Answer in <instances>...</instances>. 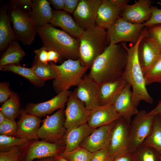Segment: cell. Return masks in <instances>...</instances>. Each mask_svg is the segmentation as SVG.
I'll return each mask as SVG.
<instances>
[{"label": "cell", "mask_w": 161, "mask_h": 161, "mask_svg": "<svg viewBox=\"0 0 161 161\" xmlns=\"http://www.w3.org/2000/svg\"><path fill=\"white\" fill-rule=\"evenodd\" d=\"M105 161H112V160L108 157Z\"/></svg>", "instance_id": "obj_54"}, {"label": "cell", "mask_w": 161, "mask_h": 161, "mask_svg": "<svg viewBox=\"0 0 161 161\" xmlns=\"http://www.w3.org/2000/svg\"><path fill=\"white\" fill-rule=\"evenodd\" d=\"M161 113V98L157 106L153 109L147 113L149 116H155Z\"/></svg>", "instance_id": "obj_49"}, {"label": "cell", "mask_w": 161, "mask_h": 161, "mask_svg": "<svg viewBox=\"0 0 161 161\" xmlns=\"http://www.w3.org/2000/svg\"><path fill=\"white\" fill-rule=\"evenodd\" d=\"M115 121L110 124L95 129L83 140L80 146L93 153L109 145L111 131Z\"/></svg>", "instance_id": "obj_19"}, {"label": "cell", "mask_w": 161, "mask_h": 161, "mask_svg": "<svg viewBox=\"0 0 161 161\" xmlns=\"http://www.w3.org/2000/svg\"><path fill=\"white\" fill-rule=\"evenodd\" d=\"M64 143H52L34 140L19 146L21 161L35 160L60 155L65 148Z\"/></svg>", "instance_id": "obj_6"}, {"label": "cell", "mask_w": 161, "mask_h": 161, "mask_svg": "<svg viewBox=\"0 0 161 161\" xmlns=\"http://www.w3.org/2000/svg\"><path fill=\"white\" fill-rule=\"evenodd\" d=\"M127 57L123 42L110 44L94 61L88 75L98 84L116 80L122 76Z\"/></svg>", "instance_id": "obj_1"}, {"label": "cell", "mask_w": 161, "mask_h": 161, "mask_svg": "<svg viewBox=\"0 0 161 161\" xmlns=\"http://www.w3.org/2000/svg\"><path fill=\"white\" fill-rule=\"evenodd\" d=\"M47 49L48 50L49 62H52L56 63L63 61L60 55L57 52L47 48Z\"/></svg>", "instance_id": "obj_46"}, {"label": "cell", "mask_w": 161, "mask_h": 161, "mask_svg": "<svg viewBox=\"0 0 161 161\" xmlns=\"http://www.w3.org/2000/svg\"><path fill=\"white\" fill-rule=\"evenodd\" d=\"M148 36L156 42L161 53V24H157L147 27Z\"/></svg>", "instance_id": "obj_41"}, {"label": "cell", "mask_w": 161, "mask_h": 161, "mask_svg": "<svg viewBox=\"0 0 161 161\" xmlns=\"http://www.w3.org/2000/svg\"><path fill=\"white\" fill-rule=\"evenodd\" d=\"M114 4L118 6L125 7L128 4L130 0H111Z\"/></svg>", "instance_id": "obj_50"}, {"label": "cell", "mask_w": 161, "mask_h": 161, "mask_svg": "<svg viewBox=\"0 0 161 161\" xmlns=\"http://www.w3.org/2000/svg\"><path fill=\"white\" fill-rule=\"evenodd\" d=\"M21 110L18 96L13 92L11 97L2 105L0 111L6 119L15 120L19 116Z\"/></svg>", "instance_id": "obj_30"}, {"label": "cell", "mask_w": 161, "mask_h": 161, "mask_svg": "<svg viewBox=\"0 0 161 161\" xmlns=\"http://www.w3.org/2000/svg\"><path fill=\"white\" fill-rule=\"evenodd\" d=\"M17 129V123L15 120L6 119L0 124V134L8 136H16Z\"/></svg>", "instance_id": "obj_37"}, {"label": "cell", "mask_w": 161, "mask_h": 161, "mask_svg": "<svg viewBox=\"0 0 161 161\" xmlns=\"http://www.w3.org/2000/svg\"><path fill=\"white\" fill-rule=\"evenodd\" d=\"M127 83L124 79L122 77L114 81L99 84L100 106L113 104Z\"/></svg>", "instance_id": "obj_22"}, {"label": "cell", "mask_w": 161, "mask_h": 161, "mask_svg": "<svg viewBox=\"0 0 161 161\" xmlns=\"http://www.w3.org/2000/svg\"><path fill=\"white\" fill-rule=\"evenodd\" d=\"M8 9L13 30L18 40L24 45H30L35 39L37 27L27 13L15 8Z\"/></svg>", "instance_id": "obj_9"}, {"label": "cell", "mask_w": 161, "mask_h": 161, "mask_svg": "<svg viewBox=\"0 0 161 161\" xmlns=\"http://www.w3.org/2000/svg\"><path fill=\"white\" fill-rule=\"evenodd\" d=\"M8 5L4 4L0 10V51L2 52L12 41H18L10 26V19L7 13Z\"/></svg>", "instance_id": "obj_27"}, {"label": "cell", "mask_w": 161, "mask_h": 161, "mask_svg": "<svg viewBox=\"0 0 161 161\" xmlns=\"http://www.w3.org/2000/svg\"><path fill=\"white\" fill-rule=\"evenodd\" d=\"M130 123L121 117L115 121L111 133L108 155L112 160L130 151Z\"/></svg>", "instance_id": "obj_10"}, {"label": "cell", "mask_w": 161, "mask_h": 161, "mask_svg": "<svg viewBox=\"0 0 161 161\" xmlns=\"http://www.w3.org/2000/svg\"><path fill=\"white\" fill-rule=\"evenodd\" d=\"M47 1L57 10H64V0H48Z\"/></svg>", "instance_id": "obj_47"}, {"label": "cell", "mask_w": 161, "mask_h": 161, "mask_svg": "<svg viewBox=\"0 0 161 161\" xmlns=\"http://www.w3.org/2000/svg\"><path fill=\"white\" fill-rule=\"evenodd\" d=\"M131 86L127 83L113 104L116 111L121 117L130 123L132 117L136 115L139 111L132 101Z\"/></svg>", "instance_id": "obj_23"}, {"label": "cell", "mask_w": 161, "mask_h": 161, "mask_svg": "<svg viewBox=\"0 0 161 161\" xmlns=\"http://www.w3.org/2000/svg\"><path fill=\"white\" fill-rule=\"evenodd\" d=\"M144 27L143 24L131 23L120 16L107 30L109 44L124 42H129L134 44L138 41Z\"/></svg>", "instance_id": "obj_8"}, {"label": "cell", "mask_w": 161, "mask_h": 161, "mask_svg": "<svg viewBox=\"0 0 161 161\" xmlns=\"http://www.w3.org/2000/svg\"><path fill=\"white\" fill-rule=\"evenodd\" d=\"M49 63L58 74V77L54 79L52 83L53 88L57 94L68 90L72 86H77L88 69L81 65L79 59H67L60 65L52 62Z\"/></svg>", "instance_id": "obj_5"}, {"label": "cell", "mask_w": 161, "mask_h": 161, "mask_svg": "<svg viewBox=\"0 0 161 161\" xmlns=\"http://www.w3.org/2000/svg\"><path fill=\"white\" fill-rule=\"evenodd\" d=\"M148 36V30L143 29L138 41L128 47L123 42L127 50V57L125 68L122 77L132 89V101L137 108L140 102L143 100L149 104L153 103V98L148 93L146 88L144 76L140 66L138 56V49L141 40Z\"/></svg>", "instance_id": "obj_2"}, {"label": "cell", "mask_w": 161, "mask_h": 161, "mask_svg": "<svg viewBox=\"0 0 161 161\" xmlns=\"http://www.w3.org/2000/svg\"><path fill=\"white\" fill-rule=\"evenodd\" d=\"M131 153L129 151L124 153L114 158L113 161H132L130 155Z\"/></svg>", "instance_id": "obj_48"}, {"label": "cell", "mask_w": 161, "mask_h": 161, "mask_svg": "<svg viewBox=\"0 0 161 161\" xmlns=\"http://www.w3.org/2000/svg\"><path fill=\"white\" fill-rule=\"evenodd\" d=\"M1 71H9L19 75L27 79L34 85L41 87L44 86L45 81L38 78L31 68H27L15 64H8L0 66Z\"/></svg>", "instance_id": "obj_29"}, {"label": "cell", "mask_w": 161, "mask_h": 161, "mask_svg": "<svg viewBox=\"0 0 161 161\" xmlns=\"http://www.w3.org/2000/svg\"><path fill=\"white\" fill-rule=\"evenodd\" d=\"M64 108L58 109L43 121L38 132L39 138L52 143H64L66 129Z\"/></svg>", "instance_id": "obj_7"}, {"label": "cell", "mask_w": 161, "mask_h": 161, "mask_svg": "<svg viewBox=\"0 0 161 161\" xmlns=\"http://www.w3.org/2000/svg\"><path fill=\"white\" fill-rule=\"evenodd\" d=\"M137 161H157L159 152L153 148L141 145L133 152Z\"/></svg>", "instance_id": "obj_34"}, {"label": "cell", "mask_w": 161, "mask_h": 161, "mask_svg": "<svg viewBox=\"0 0 161 161\" xmlns=\"http://www.w3.org/2000/svg\"><path fill=\"white\" fill-rule=\"evenodd\" d=\"M152 15L148 21L143 23L145 27H149L152 26L161 24V9L154 6H151Z\"/></svg>", "instance_id": "obj_40"}, {"label": "cell", "mask_w": 161, "mask_h": 161, "mask_svg": "<svg viewBox=\"0 0 161 161\" xmlns=\"http://www.w3.org/2000/svg\"><path fill=\"white\" fill-rule=\"evenodd\" d=\"M151 0H139L132 5L128 4L124 7L120 16L131 23L143 24L151 17Z\"/></svg>", "instance_id": "obj_17"}, {"label": "cell", "mask_w": 161, "mask_h": 161, "mask_svg": "<svg viewBox=\"0 0 161 161\" xmlns=\"http://www.w3.org/2000/svg\"><path fill=\"white\" fill-rule=\"evenodd\" d=\"M13 91L9 89L8 84L6 81L0 83V103H3L11 96Z\"/></svg>", "instance_id": "obj_42"}, {"label": "cell", "mask_w": 161, "mask_h": 161, "mask_svg": "<svg viewBox=\"0 0 161 161\" xmlns=\"http://www.w3.org/2000/svg\"><path fill=\"white\" fill-rule=\"evenodd\" d=\"M31 68L36 76L42 80L45 81L51 79H54L58 77L56 71L49 62L47 64L42 63L36 56Z\"/></svg>", "instance_id": "obj_31"}, {"label": "cell", "mask_w": 161, "mask_h": 161, "mask_svg": "<svg viewBox=\"0 0 161 161\" xmlns=\"http://www.w3.org/2000/svg\"><path fill=\"white\" fill-rule=\"evenodd\" d=\"M124 7L114 4L111 0H102L98 10L95 24L107 30L120 16Z\"/></svg>", "instance_id": "obj_20"}, {"label": "cell", "mask_w": 161, "mask_h": 161, "mask_svg": "<svg viewBox=\"0 0 161 161\" xmlns=\"http://www.w3.org/2000/svg\"><path fill=\"white\" fill-rule=\"evenodd\" d=\"M43 46L57 52L63 61L79 59V39L75 38L49 23L37 27Z\"/></svg>", "instance_id": "obj_3"}, {"label": "cell", "mask_w": 161, "mask_h": 161, "mask_svg": "<svg viewBox=\"0 0 161 161\" xmlns=\"http://www.w3.org/2000/svg\"><path fill=\"white\" fill-rule=\"evenodd\" d=\"M79 39V59L83 66L90 69L109 45L107 30L95 24L84 30Z\"/></svg>", "instance_id": "obj_4"}, {"label": "cell", "mask_w": 161, "mask_h": 161, "mask_svg": "<svg viewBox=\"0 0 161 161\" xmlns=\"http://www.w3.org/2000/svg\"><path fill=\"white\" fill-rule=\"evenodd\" d=\"M141 145L153 148L161 154V121L158 115L155 116L151 131Z\"/></svg>", "instance_id": "obj_32"}, {"label": "cell", "mask_w": 161, "mask_h": 161, "mask_svg": "<svg viewBox=\"0 0 161 161\" xmlns=\"http://www.w3.org/2000/svg\"><path fill=\"white\" fill-rule=\"evenodd\" d=\"M35 56L41 62L45 64L49 63L48 50L46 48L42 46V47L34 51Z\"/></svg>", "instance_id": "obj_44"}, {"label": "cell", "mask_w": 161, "mask_h": 161, "mask_svg": "<svg viewBox=\"0 0 161 161\" xmlns=\"http://www.w3.org/2000/svg\"><path fill=\"white\" fill-rule=\"evenodd\" d=\"M109 145L92 153L91 161H105L108 157Z\"/></svg>", "instance_id": "obj_43"}, {"label": "cell", "mask_w": 161, "mask_h": 161, "mask_svg": "<svg viewBox=\"0 0 161 161\" xmlns=\"http://www.w3.org/2000/svg\"><path fill=\"white\" fill-rule=\"evenodd\" d=\"M31 8L29 16L37 27L49 23L52 11L47 0H32Z\"/></svg>", "instance_id": "obj_26"}, {"label": "cell", "mask_w": 161, "mask_h": 161, "mask_svg": "<svg viewBox=\"0 0 161 161\" xmlns=\"http://www.w3.org/2000/svg\"><path fill=\"white\" fill-rule=\"evenodd\" d=\"M138 56L144 76L161 56V53L156 41L148 35L144 37L140 41L138 49Z\"/></svg>", "instance_id": "obj_16"}, {"label": "cell", "mask_w": 161, "mask_h": 161, "mask_svg": "<svg viewBox=\"0 0 161 161\" xmlns=\"http://www.w3.org/2000/svg\"><path fill=\"white\" fill-rule=\"evenodd\" d=\"M6 119L2 112L0 111V124L2 123Z\"/></svg>", "instance_id": "obj_53"}, {"label": "cell", "mask_w": 161, "mask_h": 161, "mask_svg": "<svg viewBox=\"0 0 161 161\" xmlns=\"http://www.w3.org/2000/svg\"><path fill=\"white\" fill-rule=\"evenodd\" d=\"M75 89L78 98L86 109L91 111L100 106L99 84L88 75H85Z\"/></svg>", "instance_id": "obj_14"}, {"label": "cell", "mask_w": 161, "mask_h": 161, "mask_svg": "<svg viewBox=\"0 0 161 161\" xmlns=\"http://www.w3.org/2000/svg\"><path fill=\"white\" fill-rule=\"evenodd\" d=\"M158 116L159 117V119L161 121V113L158 114Z\"/></svg>", "instance_id": "obj_55"}, {"label": "cell", "mask_w": 161, "mask_h": 161, "mask_svg": "<svg viewBox=\"0 0 161 161\" xmlns=\"http://www.w3.org/2000/svg\"><path fill=\"white\" fill-rule=\"evenodd\" d=\"M32 0H11L9 1L8 8H15L24 11L28 14L31 11Z\"/></svg>", "instance_id": "obj_39"}, {"label": "cell", "mask_w": 161, "mask_h": 161, "mask_svg": "<svg viewBox=\"0 0 161 161\" xmlns=\"http://www.w3.org/2000/svg\"><path fill=\"white\" fill-rule=\"evenodd\" d=\"M94 129L87 123L66 131L64 138L65 147L64 151L69 152L80 147L83 140Z\"/></svg>", "instance_id": "obj_25"}, {"label": "cell", "mask_w": 161, "mask_h": 161, "mask_svg": "<svg viewBox=\"0 0 161 161\" xmlns=\"http://www.w3.org/2000/svg\"><path fill=\"white\" fill-rule=\"evenodd\" d=\"M120 117L113 104L99 106L91 111L87 123L95 129L110 124Z\"/></svg>", "instance_id": "obj_21"}, {"label": "cell", "mask_w": 161, "mask_h": 161, "mask_svg": "<svg viewBox=\"0 0 161 161\" xmlns=\"http://www.w3.org/2000/svg\"><path fill=\"white\" fill-rule=\"evenodd\" d=\"M145 110L139 111L130 125V151L141 146L152 129L155 116H149Z\"/></svg>", "instance_id": "obj_11"}, {"label": "cell", "mask_w": 161, "mask_h": 161, "mask_svg": "<svg viewBox=\"0 0 161 161\" xmlns=\"http://www.w3.org/2000/svg\"><path fill=\"white\" fill-rule=\"evenodd\" d=\"M49 24L53 27H61L63 30L77 38H79L84 31L70 14L64 10H52Z\"/></svg>", "instance_id": "obj_24"}, {"label": "cell", "mask_w": 161, "mask_h": 161, "mask_svg": "<svg viewBox=\"0 0 161 161\" xmlns=\"http://www.w3.org/2000/svg\"><path fill=\"white\" fill-rule=\"evenodd\" d=\"M33 161H57L55 157H50L35 160Z\"/></svg>", "instance_id": "obj_51"}, {"label": "cell", "mask_w": 161, "mask_h": 161, "mask_svg": "<svg viewBox=\"0 0 161 161\" xmlns=\"http://www.w3.org/2000/svg\"><path fill=\"white\" fill-rule=\"evenodd\" d=\"M42 122L38 117L28 113L25 109H21L18 120L16 137L25 138L29 140H38V132Z\"/></svg>", "instance_id": "obj_18"}, {"label": "cell", "mask_w": 161, "mask_h": 161, "mask_svg": "<svg viewBox=\"0 0 161 161\" xmlns=\"http://www.w3.org/2000/svg\"><path fill=\"white\" fill-rule=\"evenodd\" d=\"M25 53L19 43L11 41L0 59V66L8 64L18 65L24 56Z\"/></svg>", "instance_id": "obj_28"}, {"label": "cell", "mask_w": 161, "mask_h": 161, "mask_svg": "<svg viewBox=\"0 0 161 161\" xmlns=\"http://www.w3.org/2000/svg\"><path fill=\"white\" fill-rule=\"evenodd\" d=\"M61 155L68 161H91L92 153L80 146L69 152L64 151Z\"/></svg>", "instance_id": "obj_33"}, {"label": "cell", "mask_w": 161, "mask_h": 161, "mask_svg": "<svg viewBox=\"0 0 161 161\" xmlns=\"http://www.w3.org/2000/svg\"><path fill=\"white\" fill-rule=\"evenodd\" d=\"M160 161H161V154H160Z\"/></svg>", "instance_id": "obj_57"}, {"label": "cell", "mask_w": 161, "mask_h": 161, "mask_svg": "<svg viewBox=\"0 0 161 161\" xmlns=\"http://www.w3.org/2000/svg\"><path fill=\"white\" fill-rule=\"evenodd\" d=\"M158 4L161 5V0H160L159 1L157 2Z\"/></svg>", "instance_id": "obj_56"}, {"label": "cell", "mask_w": 161, "mask_h": 161, "mask_svg": "<svg viewBox=\"0 0 161 161\" xmlns=\"http://www.w3.org/2000/svg\"><path fill=\"white\" fill-rule=\"evenodd\" d=\"M146 85L154 83L161 85V56L144 75Z\"/></svg>", "instance_id": "obj_36"}, {"label": "cell", "mask_w": 161, "mask_h": 161, "mask_svg": "<svg viewBox=\"0 0 161 161\" xmlns=\"http://www.w3.org/2000/svg\"><path fill=\"white\" fill-rule=\"evenodd\" d=\"M90 111L77 97L75 90L72 92L65 110L66 131L87 123Z\"/></svg>", "instance_id": "obj_12"}, {"label": "cell", "mask_w": 161, "mask_h": 161, "mask_svg": "<svg viewBox=\"0 0 161 161\" xmlns=\"http://www.w3.org/2000/svg\"><path fill=\"white\" fill-rule=\"evenodd\" d=\"M80 0H64V10L69 14L73 13Z\"/></svg>", "instance_id": "obj_45"}, {"label": "cell", "mask_w": 161, "mask_h": 161, "mask_svg": "<svg viewBox=\"0 0 161 161\" xmlns=\"http://www.w3.org/2000/svg\"><path fill=\"white\" fill-rule=\"evenodd\" d=\"M71 93L69 90L64 91L47 101L37 103H30L26 105L25 109L30 114L39 118L44 117L57 109L64 108Z\"/></svg>", "instance_id": "obj_15"}, {"label": "cell", "mask_w": 161, "mask_h": 161, "mask_svg": "<svg viewBox=\"0 0 161 161\" xmlns=\"http://www.w3.org/2000/svg\"><path fill=\"white\" fill-rule=\"evenodd\" d=\"M57 161H68L61 155H58L55 157Z\"/></svg>", "instance_id": "obj_52"}, {"label": "cell", "mask_w": 161, "mask_h": 161, "mask_svg": "<svg viewBox=\"0 0 161 161\" xmlns=\"http://www.w3.org/2000/svg\"><path fill=\"white\" fill-rule=\"evenodd\" d=\"M102 0H80L73 18L84 31L95 24L98 10Z\"/></svg>", "instance_id": "obj_13"}, {"label": "cell", "mask_w": 161, "mask_h": 161, "mask_svg": "<svg viewBox=\"0 0 161 161\" xmlns=\"http://www.w3.org/2000/svg\"><path fill=\"white\" fill-rule=\"evenodd\" d=\"M29 141L25 138L0 135V151L4 152L10 150L15 146L22 145Z\"/></svg>", "instance_id": "obj_35"}, {"label": "cell", "mask_w": 161, "mask_h": 161, "mask_svg": "<svg viewBox=\"0 0 161 161\" xmlns=\"http://www.w3.org/2000/svg\"><path fill=\"white\" fill-rule=\"evenodd\" d=\"M19 146H15L10 150L0 152V161H21Z\"/></svg>", "instance_id": "obj_38"}]
</instances>
